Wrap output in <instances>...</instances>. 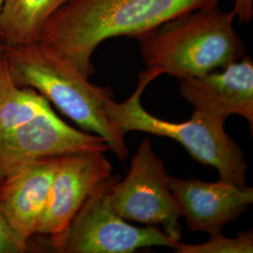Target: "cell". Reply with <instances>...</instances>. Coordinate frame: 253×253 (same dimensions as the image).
<instances>
[{"mask_svg": "<svg viewBox=\"0 0 253 253\" xmlns=\"http://www.w3.org/2000/svg\"><path fill=\"white\" fill-rule=\"evenodd\" d=\"M220 0H71L46 22L38 42L89 77L92 55L108 39H140L172 19Z\"/></svg>", "mask_w": 253, "mask_h": 253, "instance_id": "cell-1", "label": "cell"}, {"mask_svg": "<svg viewBox=\"0 0 253 253\" xmlns=\"http://www.w3.org/2000/svg\"><path fill=\"white\" fill-rule=\"evenodd\" d=\"M3 55L14 84L30 87L71 118L84 130L102 137L120 162L127 160L125 135L110 123L105 113L114 93L88 81L73 64L40 42L6 46Z\"/></svg>", "mask_w": 253, "mask_h": 253, "instance_id": "cell-2", "label": "cell"}, {"mask_svg": "<svg viewBox=\"0 0 253 253\" xmlns=\"http://www.w3.org/2000/svg\"><path fill=\"white\" fill-rule=\"evenodd\" d=\"M233 10L214 6L172 19L138 39L146 68L177 79L201 77L240 59L244 44Z\"/></svg>", "mask_w": 253, "mask_h": 253, "instance_id": "cell-3", "label": "cell"}, {"mask_svg": "<svg viewBox=\"0 0 253 253\" xmlns=\"http://www.w3.org/2000/svg\"><path fill=\"white\" fill-rule=\"evenodd\" d=\"M162 74L158 69L146 68L138 74L135 90L125 101L109 100L105 113L112 126L124 135L128 131H142L173 139L193 160L214 167L219 180L245 186L248 164L241 147L224 130L225 120L195 109L190 120L175 123L156 118L143 107L141 99L145 88Z\"/></svg>", "mask_w": 253, "mask_h": 253, "instance_id": "cell-4", "label": "cell"}, {"mask_svg": "<svg viewBox=\"0 0 253 253\" xmlns=\"http://www.w3.org/2000/svg\"><path fill=\"white\" fill-rule=\"evenodd\" d=\"M169 174L149 138H145L130 160L126 177L109 187L106 202L124 220L162 226L172 240H180V208L170 190Z\"/></svg>", "mask_w": 253, "mask_h": 253, "instance_id": "cell-5", "label": "cell"}, {"mask_svg": "<svg viewBox=\"0 0 253 253\" xmlns=\"http://www.w3.org/2000/svg\"><path fill=\"white\" fill-rule=\"evenodd\" d=\"M112 176L102 183L80 210L53 252L61 253H131L138 249L173 242L158 227H135L117 215L106 202Z\"/></svg>", "mask_w": 253, "mask_h": 253, "instance_id": "cell-6", "label": "cell"}, {"mask_svg": "<svg viewBox=\"0 0 253 253\" xmlns=\"http://www.w3.org/2000/svg\"><path fill=\"white\" fill-rule=\"evenodd\" d=\"M103 152L67 154L57 158L56 170L36 235L45 236L54 251L84 202L112 175Z\"/></svg>", "mask_w": 253, "mask_h": 253, "instance_id": "cell-7", "label": "cell"}, {"mask_svg": "<svg viewBox=\"0 0 253 253\" xmlns=\"http://www.w3.org/2000/svg\"><path fill=\"white\" fill-rule=\"evenodd\" d=\"M108 149L102 137L69 126L50 107L0 137V181L41 159Z\"/></svg>", "mask_w": 253, "mask_h": 253, "instance_id": "cell-8", "label": "cell"}, {"mask_svg": "<svg viewBox=\"0 0 253 253\" xmlns=\"http://www.w3.org/2000/svg\"><path fill=\"white\" fill-rule=\"evenodd\" d=\"M168 183L191 232L221 233L253 203V189L230 182L180 179L169 175Z\"/></svg>", "mask_w": 253, "mask_h": 253, "instance_id": "cell-9", "label": "cell"}, {"mask_svg": "<svg viewBox=\"0 0 253 253\" xmlns=\"http://www.w3.org/2000/svg\"><path fill=\"white\" fill-rule=\"evenodd\" d=\"M179 80V93L196 110L226 120L244 118L253 128V63L249 57L229 64L220 72Z\"/></svg>", "mask_w": 253, "mask_h": 253, "instance_id": "cell-10", "label": "cell"}, {"mask_svg": "<svg viewBox=\"0 0 253 253\" xmlns=\"http://www.w3.org/2000/svg\"><path fill=\"white\" fill-rule=\"evenodd\" d=\"M57 158L35 161L0 181V211L11 227L28 241L36 235L45 209Z\"/></svg>", "mask_w": 253, "mask_h": 253, "instance_id": "cell-11", "label": "cell"}, {"mask_svg": "<svg viewBox=\"0 0 253 253\" xmlns=\"http://www.w3.org/2000/svg\"><path fill=\"white\" fill-rule=\"evenodd\" d=\"M71 0H3L0 9V38L6 46L38 42L42 27Z\"/></svg>", "mask_w": 253, "mask_h": 253, "instance_id": "cell-12", "label": "cell"}, {"mask_svg": "<svg viewBox=\"0 0 253 253\" xmlns=\"http://www.w3.org/2000/svg\"><path fill=\"white\" fill-rule=\"evenodd\" d=\"M50 107L38 91L14 84L3 53L0 54V137Z\"/></svg>", "mask_w": 253, "mask_h": 253, "instance_id": "cell-13", "label": "cell"}, {"mask_svg": "<svg viewBox=\"0 0 253 253\" xmlns=\"http://www.w3.org/2000/svg\"><path fill=\"white\" fill-rule=\"evenodd\" d=\"M172 250L176 253H253V229L234 238L221 233L210 235L209 240L202 244H185L175 240Z\"/></svg>", "mask_w": 253, "mask_h": 253, "instance_id": "cell-14", "label": "cell"}, {"mask_svg": "<svg viewBox=\"0 0 253 253\" xmlns=\"http://www.w3.org/2000/svg\"><path fill=\"white\" fill-rule=\"evenodd\" d=\"M32 241L26 240L9 224L0 211V253H25L36 250Z\"/></svg>", "mask_w": 253, "mask_h": 253, "instance_id": "cell-15", "label": "cell"}, {"mask_svg": "<svg viewBox=\"0 0 253 253\" xmlns=\"http://www.w3.org/2000/svg\"><path fill=\"white\" fill-rule=\"evenodd\" d=\"M233 12L239 22L248 23L253 16V0H233Z\"/></svg>", "mask_w": 253, "mask_h": 253, "instance_id": "cell-16", "label": "cell"}, {"mask_svg": "<svg viewBox=\"0 0 253 253\" xmlns=\"http://www.w3.org/2000/svg\"><path fill=\"white\" fill-rule=\"evenodd\" d=\"M3 48H4V43H3V42H2V40L0 38V54L3 53Z\"/></svg>", "mask_w": 253, "mask_h": 253, "instance_id": "cell-17", "label": "cell"}, {"mask_svg": "<svg viewBox=\"0 0 253 253\" xmlns=\"http://www.w3.org/2000/svg\"><path fill=\"white\" fill-rule=\"evenodd\" d=\"M2 2H3V0H0V9H1V6H2Z\"/></svg>", "mask_w": 253, "mask_h": 253, "instance_id": "cell-18", "label": "cell"}]
</instances>
